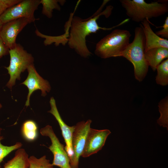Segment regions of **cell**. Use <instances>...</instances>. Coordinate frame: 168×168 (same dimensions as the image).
<instances>
[{"label":"cell","instance_id":"obj_1","mask_svg":"<svg viewBox=\"0 0 168 168\" xmlns=\"http://www.w3.org/2000/svg\"><path fill=\"white\" fill-rule=\"evenodd\" d=\"M109 0H104L98 10L91 16L82 19L72 13L70 16L71 22L70 32L68 40V44L70 48L81 56L86 58L91 55V53L88 50L86 44L87 36L92 33H96L100 30H111L127 22L129 20L126 19L118 25L110 28L102 27L99 26L97 20L102 15L107 18L111 14L113 7L110 5L102 11L103 8Z\"/></svg>","mask_w":168,"mask_h":168},{"label":"cell","instance_id":"obj_2","mask_svg":"<svg viewBox=\"0 0 168 168\" xmlns=\"http://www.w3.org/2000/svg\"><path fill=\"white\" fill-rule=\"evenodd\" d=\"M145 38L141 25L134 29V37L120 56L130 62L134 68L135 78L139 82L144 78L148 71L149 65L144 57Z\"/></svg>","mask_w":168,"mask_h":168},{"label":"cell","instance_id":"obj_3","mask_svg":"<svg viewBox=\"0 0 168 168\" xmlns=\"http://www.w3.org/2000/svg\"><path fill=\"white\" fill-rule=\"evenodd\" d=\"M122 6L127 15L137 22L146 19L156 17L168 11L167 1H157L147 3L144 0H120Z\"/></svg>","mask_w":168,"mask_h":168},{"label":"cell","instance_id":"obj_4","mask_svg":"<svg viewBox=\"0 0 168 168\" xmlns=\"http://www.w3.org/2000/svg\"><path fill=\"white\" fill-rule=\"evenodd\" d=\"M131 36L128 30L115 29L97 43L95 54L102 58L120 57L129 44Z\"/></svg>","mask_w":168,"mask_h":168},{"label":"cell","instance_id":"obj_5","mask_svg":"<svg viewBox=\"0 0 168 168\" xmlns=\"http://www.w3.org/2000/svg\"><path fill=\"white\" fill-rule=\"evenodd\" d=\"M10 63L8 66L5 67L7 70L10 78L6 86L12 89L16 80H20V75L31 65L34 64V58L32 54L25 50L19 44L9 50Z\"/></svg>","mask_w":168,"mask_h":168},{"label":"cell","instance_id":"obj_6","mask_svg":"<svg viewBox=\"0 0 168 168\" xmlns=\"http://www.w3.org/2000/svg\"><path fill=\"white\" fill-rule=\"evenodd\" d=\"M40 4V0H21L7 8L0 16V20L3 24L13 20L25 18L30 23L34 22L37 20L34 12Z\"/></svg>","mask_w":168,"mask_h":168},{"label":"cell","instance_id":"obj_7","mask_svg":"<svg viewBox=\"0 0 168 168\" xmlns=\"http://www.w3.org/2000/svg\"><path fill=\"white\" fill-rule=\"evenodd\" d=\"M40 133L42 136L49 137L51 140V145L49 148L54 156L52 165L60 168H72L65 147L60 142L52 127L47 125L40 129Z\"/></svg>","mask_w":168,"mask_h":168},{"label":"cell","instance_id":"obj_8","mask_svg":"<svg viewBox=\"0 0 168 168\" xmlns=\"http://www.w3.org/2000/svg\"><path fill=\"white\" fill-rule=\"evenodd\" d=\"M91 122L92 121L89 119L86 121L79 122L75 125L72 139L73 155L70 159L72 168H78L79 159L84 150Z\"/></svg>","mask_w":168,"mask_h":168},{"label":"cell","instance_id":"obj_9","mask_svg":"<svg viewBox=\"0 0 168 168\" xmlns=\"http://www.w3.org/2000/svg\"><path fill=\"white\" fill-rule=\"evenodd\" d=\"M28 75L26 79L21 84L25 85L28 90V93L26 102L25 106L30 105V97L32 93L35 91H41V95L44 97L47 92H49L51 87L49 82L43 78L37 72L34 64L30 65L27 69Z\"/></svg>","mask_w":168,"mask_h":168},{"label":"cell","instance_id":"obj_10","mask_svg":"<svg viewBox=\"0 0 168 168\" xmlns=\"http://www.w3.org/2000/svg\"><path fill=\"white\" fill-rule=\"evenodd\" d=\"M29 23H30L28 19L22 18L2 24L0 29V37L9 49L15 46L18 35Z\"/></svg>","mask_w":168,"mask_h":168},{"label":"cell","instance_id":"obj_11","mask_svg":"<svg viewBox=\"0 0 168 168\" xmlns=\"http://www.w3.org/2000/svg\"><path fill=\"white\" fill-rule=\"evenodd\" d=\"M110 133L108 129L97 130L90 128L81 156L87 157L97 153L104 145L106 140Z\"/></svg>","mask_w":168,"mask_h":168},{"label":"cell","instance_id":"obj_12","mask_svg":"<svg viewBox=\"0 0 168 168\" xmlns=\"http://www.w3.org/2000/svg\"><path fill=\"white\" fill-rule=\"evenodd\" d=\"M49 103L51 109L48 112L51 113L54 116L59 124L66 144L65 148L68 154L70 159L73 155L72 139V134L75 129V126H70L65 123L58 112L55 100L53 97H51Z\"/></svg>","mask_w":168,"mask_h":168},{"label":"cell","instance_id":"obj_13","mask_svg":"<svg viewBox=\"0 0 168 168\" xmlns=\"http://www.w3.org/2000/svg\"><path fill=\"white\" fill-rule=\"evenodd\" d=\"M145 38L144 52L152 48L163 47L168 49V40L157 35L151 28L148 19L141 22Z\"/></svg>","mask_w":168,"mask_h":168},{"label":"cell","instance_id":"obj_14","mask_svg":"<svg viewBox=\"0 0 168 168\" xmlns=\"http://www.w3.org/2000/svg\"><path fill=\"white\" fill-rule=\"evenodd\" d=\"M144 57L149 66L155 71L163 60L168 58V49L163 47L152 48L144 52Z\"/></svg>","mask_w":168,"mask_h":168},{"label":"cell","instance_id":"obj_15","mask_svg":"<svg viewBox=\"0 0 168 168\" xmlns=\"http://www.w3.org/2000/svg\"><path fill=\"white\" fill-rule=\"evenodd\" d=\"M29 156L22 148L17 149L14 156L3 166L4 168H29Z\"/></svg>","mask_w":168,"mask_h":168},{"label":"cell","instance_id":"obj_16","mask_svg":"<svg viewBox=\"0 0 168 168\" xmlns=\"http://www.w3.org/2000/svg\"><path fill=\"white\" fill-rule=\"evenodd\" d=\"M70 24V20H69L66 24L64 33L59 36H51L45 35L41 33L37 29H36L35 32L37 36L45 39L44 44L45 46L49 45L54 43L56 46L60 44L64 45L68 42Z\"/></svg>","mask_w":168,"mask_h":168},{"label":"cell","instance_id":"obj_17","mask_svg":"<svg viewBox=\"0 0 168 168\" xmlns=\"http://www.w3.org/2000/svg\"><path fill=\"white\" fill-rule=\"evenodd\" d=\"M65 0H41L40 4L42 5V14L50 18L52 17V12L54 9L60 11L61 9L58 3L63 5Z\"/></svg>","mask_w":168,"mask_h":168},{"label":"cell","instance_id":"obj_18","mask_svg":"<svg viewBox=\"0 0 168 168\" xmlns=\"http://www.w3.org/2000/svg\"><path fill=\"white\" fill-rule=\"evenodd\" d=\"M22 131L24 138L29 141L35 139L37 136V126L35 122L32 120H28L24 122Z\"/></svg>","mask_w":168,"mask_h":168},{"label":"cell","instance_id":"obj_19","mask_svg":"<svg viewBox=\"0 0 168 168\" xmlns=\"http://www.w3.org/2000/svg\"><path fill=\"white\" fill-rule=\"evenodd\" d=\"M156 83L165 86L168 84V59L163 61L157 67Z\"/></svg>","mask_w":168,"mask_h":168},{"label":"cell","instance_id":"obj_20","mask_svg":"<svg viewBox=\"0 0 168 168\" xmlns=\"http://www.w3.org/2000/svg\"><path fill=\"white\" fill-rule=\"evenodd\" d=\"M29 168H53L54 166L49 160L43 156L38 158L34 156L29 157Z\"/></svg>","mask_w":168,"mask_h":168},{"label":"cell","instance_id":"obj_21","mask_svg":"<svg viewBox=\"0 0 168 168\" xmlns=\"http://www.w3.org/2000/svg\"><path fill=\"white\" fill-rule=\"evenodd\" d=\"M3 139V137L0 135V168H1V163L4 158L13 151L21 148L22 145L21 142H17L13 145L5 146L1 142Z\"/></svg>","mask_w":168,"mask_h":168},{"label":"cell","instance_id":"obj_22","mask_svg":"<svg viewBox=\"0 0 168 168\" xmlns=\"http://www.w3.org/2000/svg\"><path fill=\"white\" fill-rule=\"evenodd\" d=\"M168 96L161 100L159 103L158 106L161 115L158 120L160 124L166 126L168 123Z\"/></svg>","mask_w":168,"mask_h":168},{"label":"cell","instance_id":"obj_23","mask_svg":"<svg viewBox=\"0 0 168 168\" xmlns=\"http://www.w3.org/2000/svg\"><path fill=\"white\" fill-rule=\"evenodd\" d=\"M21 0H0V16L9 7L16 4Z\"/></svg>","mask_w":168,"mask_h":168},{"label":"cell","instance_id":"obj_24","mask_svg":"<svg viewBox=\"0 0 168 168\" xmlns=\"http://www.w3.org/2000/svg\"><path fill=\"white\" fill-rule=\"evenodd\" d=\"M162 27L163 29L156 31V34L158 36H160L162 38L167 39H168V17H166L163 26L160 27Z\"/></svg>","mask_w":168,"mask_h":168},{"label":"cell","instance_id":"obj_25","mask_svg":"<svg viewBox=\"0 0 168 168\" xmlns=\"http://www.w3.org/2000/svg\"><path fill=\"white\" fill-rule=\"evenodd\" d=\"M9 50L0 37V58L9 54Z\"/></svg>","mask_w":168,"mask_h":168},{"label":"cell","instance_id":"obj_26","mask_svg":"<svg viewBox=\"0 0 168 168\" xmlns=\"http://www.w3.org/2000/svg\"><path fill=\"white\" fill-rule=\"evenodd\" d=\"M2 22H1V21L0 20V29L2 26Z\"/></svg>","mask_w":168,"mask_h":168},{"label":"cell","instance_id":"obj_27","mask_svg":"<svg viewBox=\"0 0 168 168\" xmlns=\"http://www.w3.org/2000/svg\"><path fill=\"white\" fill-rule=\"evenodd\" d=\"M2 130V128L0 127V135H1V132Z\"/></svg>","mask_w":168,"mask_h":168},{"label":"cell","instance_id":"obj_28","mask_svg":"<svg viewBox=\"0 0 168 168\" xmlns=\"http://www.w3.org/2000/svg\"><path fill=\"white\" fill-rule=\"evenodd\" d=\"M2 107V105L1 103H0V109Z\"/></svg>","mask_w":168,"mask_h":168}]
</instances>
